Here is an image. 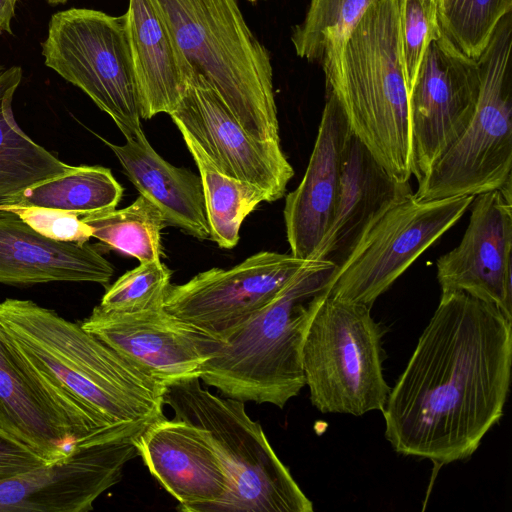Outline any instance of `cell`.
Returning <instances> with one entry per match:
<instances>
[{
    "instance_id": "12",
    "label": "cell",
    "mask_w": 512,
    "mask_h": 512,
    "mask_svg": "<svg viewBox=\"0 0 512 512\" xmlns=\"http://www.w3.org/2000/svg\"><path fill=\"white\" fill-rule=\"evenodd\" d=\"M480 86L476 60L443 33L429 42L409 90L412 175L418 183L468 125Z\"/></svg>"
},
{
    "instance_id": "31",
    "label": "cell",
    "mask_w": 512,
    "mask_h": 512,
    "mask_svg": "<svg viewBox=\"0 0 512 512\" xmlns=\"http://www.w3.org/2000/svg\"><path fill=\"white\" fill-rule=\"evenodd\" d=\"M441 33L434 0H400V39L409 90L429 42Z\"/></svg>"
},
{
    "instance_id": "18",
    "label": "cell",
    "mask_w": 512,
    "mask_h": 512,
    "mask_svg": "<svg viewBox=\"0 0 512 512\" xmlns=\"http://www.w3.org/2000/svg\"><path fill=\"white\" fill-rule=\"evenodd\" d=\"M350 129L334 94L326 91L318 134L305 174L285 199L284 221L291 254L308 260L334 215L343 154Z\"/></svg>"
},
{
    "instance_id": "24",
    "label": "cell",
    "mask_w": 512,
    "mask_h": 512,
    "mask_svg": "<svg viewBox=\"0 0 512 512\" xmlns=\"http://www.w3.org/2000/svg\"><path fill=\"white\" fill-rule=\"evenodd\" d=\"M22 76L19 66L0 72V209L17 206L26 190L74 167L34 142L17 124L12 101Z\"/></svg>"
},
{
    "instance_id": "13",
    "label": "cell",
    "mask_w": 512,
    "mask_h": 512,
    "mask_svg": "<svg viewBox=\"0 0 512 512\" xmlns=\"http://www.w3.org/2000/svg\"><path fill=\"white\" fill-rule=\"evenodd\" d=\"M308 260L258 252L234 267L211 268L170 284L164 309L223 341L272 301Z\"/></svg>"
},
{
    "instance_id": "25",
    "label": "cell",
    "mask_w": 512,
    "mask_h": 512,
    "mask_svg": "<svg viewBox=\"0 0 512 512\" xmlns=\"http://www.w3.org/2000/svg\"><path fill=\"white\" fill-rule=\"evenodd\" d=\"M192 155L202 182L209 238L220 248L238 244L245 218L262 202H269L261 188L222 173L185 131L179 130Z\"/></svg>"
},
{
    "instance_id": "2",
    "label": "cell",
    "mask_w": 512,
    "mask_h": 512,
    "mask_svg": "<svg viewBox=\"0 0 512 512\" xmlns=\"http://www.w3.org/2000/svg\"><path fill=\"white\" fill-rule=\"evenodd\" d=\"M0 328L32 384L81 437L113 425L146 427L163 416L165 386L80 323L31 300L6 298Z\"/></svg>"
},
{
    "instance_id": "9",
    "label": "cell",
    "mask_w": 512,
    "mask_h": 512,
    "mask_svg": "<svg viewBox=\"0 0 512 512\" xmlns=\"http://www.w3.org/2000/svg\"><path fill=\"white\" fill-rule=\"evenodd\" d=\"M42 55L45 65L87 94L126 139L143 131L126 14L59 11L50 19Z\"/></svg>"
},
{
    "instance_id": "34",
    "label": "cell",
    "mask_w": 512,
    "mask_h": 512,
    "mask_svg": "<svg viewBox=\"0 0 512 512\" xmlns=\"http://www.w3.org/2000/svg\"><path fill=\"white\" fill-rule=\"evenodd\" d=\"M18 0H0V34L11 33V20Z\"/></svg>"
},
{
    "instance_id": "35",
    "label": "cell",
    "mask_w": 512,
    "mask_h": 512,
    "mask_svg": "<svg viewBox=\"0 0 512 512\" xmlns=\"http://www.w3.org/2000/svg\"><path fill=\"white\" fill-rule=\"evenodd\" d=\"M68 0H47V2L51 5H58V4H64Z\"/></svg>"
},
{
    "instance_id": "11",
    "label": "cell",
    "mask_w": 512,
    "mask_h": 512,
    "mask_svg": "<svg viewBox=\"0 0 512 512\" xmlns=\"http://www.w3.org/2000/svg\"><path fill=\"white\" fill-rule=\"evenodd\" d=\"M143 427L114 425L83 438L70 456L0 478V512H88L137 456Z\"/></svg>"
},
{
    "instance_id": "10",
    "label": "cell",
    "mask_w": 512,
    "mask_h": 512,
    "mask_svg": "<svg viewBox=\"0 0 512 512\" xmlns=\"http://www.w3.org/2000/svg\"><path fill=\"white\" fill-rule=\"evenodd\" d=\"M475 196L420 200L414 193L390 206L331 276L328 296L372 307L416 259L448 231Z\"/></svg>"
},
{
    "instance_id": "28",
    "label": "cell",
    "mask_w": 512,
    "mask_h": 512,
    "mask_svg": "<svg viewBox=\"0 0 512 512\" xmlns=\"http://www.w3.org/2000/svg\"><path fill=\"white\" fill-rule=\"evenodd\" d=\"M378 0H311L304 20L292 30L296 54L321 64L335 53L369 7Z\"/></svg>"
},
{
    "instance_id": "21",
    "label": "cell",
    "mask_w": 512,
    "mask_h": 512,
    "mask_svg": "<svg viewBox=\"0 0 512 512\" xmlns=\"http://www.w3.org/2000/svg\"><path fill=\"white\" fill-rule=\"evenodd\" d=\"M128 37L141 119L171 114L193 77L153 0H129Z\"/></svg>"
},
{
    "instance_id": "20",
    "label": "cell",
    "mask_w": 512,
    "mask_h": 512,
    "mask_svg": "<svg viewBox=\"0 0 512 512\" xmlns=\"http://www.w3.org/2000/svg\"><path fill=\"white\" fill-rule=\"evenodd\" d=\"M113 265L92 245L57 241L0 209V283L92 282L107 286Z\"/></svg>"
},
{
    "instance_id": "14",
    "label": "cell",
    "mask_w": 512,
    "mask_h": 512,
    "mask_svg": "<svg viewBox=\"0 0 512 512\" xmlns=\"http://www.w3.org/2000/svg\"><path fill=\"white\" fill-rule=\"evenodd\" d=\"M170 117L222 173L261 188L269 202L284 196L294 170L280 143L250 135L202 76L190 79Z\"/></svg>"
},
{
    "instance_id": "27",
    "label": "cell",
    "mask_w": 512,
    "mask_h": 512,
    "mask_svg": "<svg viewBox=\"0 0 512 512\" xmlns=\"http://www.w3.org/2000/svg\"><path fill=\"white\" fill-rule=\"evenodd\" d=\"M92 237L140 263L160 261L161 230L165 226L159 209L140 195L122 209L80 216Z\"/></svg>"
},
{
    "instance_id": "29",
    "label": "cell",
    "mask_w": 512,
    "mask_h": 512,
    "mask_svg": "<svg viewBox=\"0 0 512 512\" xmlns=\"http://www.w3.org/2000/svg\"><path fill=\"white\" fill-rule=\"evenodd\" d=\"M512 0H441L437 6L442 33L467 57L477 60Z\"/></svg>"
},
{
    "instance_id": "3",
    "label": "cell",
    "mask_w": 512,
    "mask_h": 512,
    "mask_svg": "<svg viewBox=\"0 0 512 512\" xmlns=\"http://www.w3.org/2000/svg\"><path fill=\"white\" fill-rule=\"evenodd\" d=\"M321 66L349 129L396 180L412 176L409 88L400 39V0L373 3Z\"/></svg>"
},
{
    "instance_id": "8",
    "label": "cell",
    "mask_w": 512,
    "mask_h": 512,
    "mask_svg": "<svg viewBox=\"0 0 512 512\" xmlns=\"http://www.w3.org/2000/svg\"><path fill=\"white\" fill-rule=\"evenodd\" d=\"M370 307L326 296L308 327L302 366L310 401L322 413L382 410L391 388L382 368V330Z\"/></svg>"
},
{
    "instance_id": "22",
    "label": "cell",
    "mask_w": 512,
    "mask_h": 512,
    "mask_svg": "<svg viewBox=\"0 0 512 512\" xmlns=\"http://www.w3.org/2000/svg\"><path fill=\"white\" fill-rule=\"evenodd\" d=\"M0 434L27 447L49 465L66 460L85 438L32 384L10 352L1 328Z\"/></svg>"
},
{
    "instance_id": "19",
    "label": "cell",
    "mask_w": 512,
    "mask_h": 512,
    "mask_svg": "<svg viewBox=\"0 0 512 512\" xmlns=\"http://www.w3.org/2000/svg\"><path fill=\"white\" fill-rule=\"evenodd\" d=\"M412 193L409 182L393 178L350 132L332 222L310 259L340 267L373 223Z\"/></svg>"
},
{
    "instance_id": "15",
    "label": "cell",
    "mask_w": 512,
    "mask_h": 512,
    "mask_svg": "<svg viewBox=\"0 0 512 512\" xmlns=\"http://www.w3.org/2000/svg\"><path fill=\"white\" fill-rule=\"evenodd\" d=\"M80 325L163 386L199 377L203 364L223 344L164 308L120 314L96 306Z\"/></svg>"
},
{
    "instance_id": "26",
    "label": "cell",
    "mask_w": 512,
    "mask_h": 512,
    "mask_svg": "<svg viewBox=\"0 0 512 512\" xmlns=\"http://www.w3.org/2000/svg\"><path fill=\"white\" fill-rule=\"evenodd\" d=\"M122 195L123 187L110 169L82 165L29 188L14 207H42L84 216L115 209Z\"/></svg>"
},
{
    "instance_id": "37",
    "label": "cell",
    "mask_w": 512,
    "mask_h": 512,
    "mask_svg": "<svg viewBox=\"0 0 512 512\" xmlns=\"http://www.w3.org/2000/svg\"><path fill=\"white\" fill-rule=\"evenodd\" d=\"M2 71V66L0 65V72Z\"/></svg>"
},
{
    "instance_id": "16",
    "label": "cell",
    "mask_w": 512,
    "mask_h": 512,
    "mask_svg": "<svg viewBox=\"0 0 512 512\" xmlns=\"http://www.w3.org/2000/svg\"><path fill=\"white\" fill-rule=\"evenodd\" d=\"M512 185L478 194L466 231L438 258L442 292L460 291L496 306L512 321Z\"/></svg>"
},
{
    "instance_id": "1",
    "label": "cell",
    "mask_w": 512,
    "mask_h": 512,
    "mask_svg": "<svg viewBox=\"0 0 512 512\" xmlns=\"http://www.w3.org/2000/svg\"><path fill=\"white\" fill-rule=\"evenodd\" d=\"M512 321L464 292H442L381 410L400 454L445 465L469 458L503 416Z\"/></svg>"
},
{
    "instance_id": "5",
    "label": "cell",
    "mask_w": 512,
    "mask_h": 512,
    "mask_svg": "<svg viewBox=\"0 0 512 512\" xmlns=\"http://www.w3.org/2000/svg\"><path fill=\"white\" fill-rule=\"evenodd\" d=\"M191 67L258 140L280 143L273 68L237 0H153Z\"/></svg>"
},
{
    "instance_id": "32",
    "label": "cell",
    "mask_w": 512,
    "mask_h": 512,
    "mask_svg": "<svg viewBox=\"0 0 512 512\" xmlns=\"http://www.w3.org/2000/svg\"><path fill=\"white\" fill-rule=\"evenodd\" d=\"M26 224L41 235L57 241L86 243L92 237L91 228L80 216L42 207H11Z\"/></svg>"
},
{
    "instance_id": "17",
    "label": "cell",
    "mask_w": 512,
    "mask_h": 512,
    "mask_svg": "<svg viewBox=\"0 0 512 512\" xmlns=\"http://www.w3.org/2000/svg\"><path fill=\"white\" fill-rule=\"evenodd\" d=\"M134 444L151 475L180 503L178 510L211 512L229 494V474L202 427L163 415Z\"/></svg>"
},
{
    "instance_id": "6",
    "label": "cell",
    "mask_w": 512,
    "mask_h": 512,
    "mask_svg": "<svg viewBox=\"0 0 512 512\" xmlns=\"http://www.w3.org/2000/svg\"><path fill=\"white\" fill-rule=\"evenodd\" d=\"M163 404L175 417L205 429L231 480L226 498L211 512H311L312 502L281 462L244 402L222 398L199 377L165 386Z\"/></svg>"
},
{
    "instance_id": "7",
    "label": "cell",
    "mask_w": 512,
    "mask_h": 512,
    "mask_svg": "<svg viewBox=\"0 0 512 512\" xmlns=\"http://www.w3.org/2000/svg\"><path fill=\"white\" fill-rule=\"evenodd\" d=\"M511 48L510 12L476 60L481 86L471 120L418 183L417 199L476 196L511 185Z\"/></svg>"
},
{
    "instance_id": "36",
    "label": "cell",
    "mask_w": 512,
    "mask_h": 512,
    "mask_svg": "<svg viewBox=\"0 0 512 512\" xmlns=\"http://www.w3.org/2000/svg\"><path fill=\"white\" fill-rule=\"evenodd\" d=\"M438 6V4L440 3L441 0H434Z\"/></svg>"
},
{
    "instance_id": "33",
    "label": "cell",
    "mask_w": 512,
    "mask_h": 512,
    "mask_svg": "<svg viewBox=\"0 0 512 512\" xmlns=\"http://www.w3.org/2000/svg\"><path fill=\"white\" fill-rule=\"evenodd\" d=\"M46 464L22 444L0 434V478L16 475Z\"/></svg>"
},
{
    "instance_id": "23",
    "label": "cell",
    "mask_w": 512,
    "mask_h": 512,
    "mask_svg": "<svg viewBox=\"0 0 512 512\" xmlns=\"http://www.w3.org/2000/svg\"><path fill=\"white\" fill-rule=\"evenodd\" d=\"M118 158L124 173L161 212L165 225L198 239L209 238V225L200 176L176 167L151 146L144 132L116 145L97 135Z\"/></svg>"
},
{
    "instance_id": "4",
    "label": "cell",
    "mask_w": 512,
    "mask_h": 512,
    "mask_svg": "<svg viewBox=\"0 0 512 512\" xmlns=\"http://www.w3.org/2000/svg\"><path fill=\"white\" fill-rule=\"evenodd\" d=\"M336 266L309 259L266 306L235 328L201 368L222 396L283 408L305 386L302 348Z\"/></svg>"
},
{
    "instance_id": "30",
    "label": "cell",
    "mask_w": 512,
    "mask_h": 512,
    "mask_svg": "<svg viewBox=\"0 0 512 512\" xmlns=\"http://www.w3.org/2000/svg\"><path fill=\"white\" fill-rule=\"evenodd\" d=\"M171 275L161 260L140 263L107 288L98 307L120 314L162 309Z\"/></svg>"
}]
</instances>
